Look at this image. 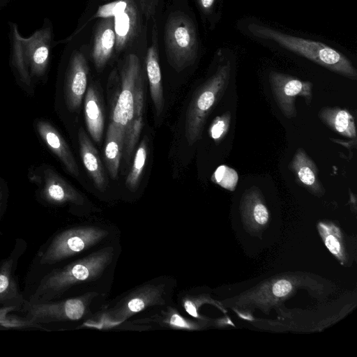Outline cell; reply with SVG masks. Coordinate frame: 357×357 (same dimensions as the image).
I'll return each mask as SVG.
<instances>
[{"instance_id": "6da1fadb", "label": "cell", "mask_w": 357, "mask_h": 357, "mask_svg": "<svg viewBox=\"0 0 357 357\" xmlns=\"http://www.w3.org/2000/svg\"><path fill=\"white\" fill-rule=\"evenodd\" d=\"M113 247H105L63 266L51 269L23 292L31 303L61 299L73 287L99 279L112 263Z\"/></svg>"}, {"instance_id": "7a4b0ae2", "label": "cell", "mask_w": 357, "mask_h": 357, "mask_svg": "<svg viewBox=\"0 0 357 357\" xmlns=\"http://www.w3.org/2000/svg\"><path fill=\"white\" fill-rule=\"evenodd\" d=\"M107 235V231L95 226L71 227L56 232L35 255L27 273L26 287L63 261L99 243Z\"/></svg>"}, {"instance_id": "3957f363", "label": "cell", "mask_w": 357, "mask_h": 357, "mask_svg": "<svg viewBox=\"0 0 357 357\" xmlns=\"http://www.w3.org/2000/svg\"><path fill=\"white\" fill-rule=\"evenodd\" d=\"M246 29L247 33L255 38L274 42L331 71L349 79H357V71L351 61L325 43L291 36L259 22H250Z\"/></svg>"}, {"instance_id": "277c9868", "label": "cell", "mask_w": 357, "mask_h": 357, "mask_svg": "<svg viewBox=\"0 0 357 357\" xmlns=\"http://www.w3.org/2000/svg\"><path fill=\"white\" fill-rule=\"evenodd\" d=\"M229 52L222 50V59L215 73L197 89L190 102L185 124L189 145L201 137L209 113L227 88L233 68Z\"/></svg>"}, {"instance_id": "5b68a950", "label": "cell", "mask_w": 357, "mask_h": 357, "mask_svg": "<svg viewBox=\"0 0 357 357\" xmlns=\"http://www.w3.org/2000/svg\"><path fill=\"white\" fill-rule=\"evenodd\" d=\"M96 292L55 301L31 303L24 299L19 312L24 316L21 319L28 326L39 327L40 324L75 321L86 318L90 305L98 296Z\"/></svg>"}, {"instance_id": "8992f818", "label": "cell", "mask_w": 357, "mask_h": 357, "mask_svg": "<svg viewBox=\"0 0 357 357\" xmlns=\"http://www.w3.org/2000/svg\"><path fill=\"white\" fill-rule=\"evenodd\" d=\"M165 45L167 60L177 71L192 65L197 57L198 38L192 20L182 12L172 13L167 20Z\"/></svg>"}, {"instance_id": "52a82bcc", "label": "cell", "mask_w": 357, "mask_h": 357, "mask_svg": "<svg viewBox=\"0 0 357 357\" xmlns=\"http://www.w3.org/2000/svg\"><path fill=\"white\" fill-rule=\"evenodd\" d=\"M169 289L165 282H147L128 292L105 312L112 322H121L149 307L166 305Z\"/></svg>"}, {"instance_id": "ba28073f", "label": "cell", "mask_w": 357, "mask_h": 357, "mask_svg": "<svg viewBox=\"0 0 357 357\" xmlns=\"http://www.w3.org/2000/svg\"><path fill=\"white\" fill-rule=\"evenodd\" d=\"M33 178L38 187L39 200L45 205L80 206L84 202L82 195L50 166L43 165Z\"/></svg>"}, {"instance_id": "9c48e42d", "label": "cell", "mask_w": 357, "mask_h": 357, "mask_svg": "<svg viewBox=\"0 0 357 357\" xmlns=\"http://www.w3.org/2000/svg\"><path fill=\"white\" fill-rule=\"evenodd\" d=\"M141 73L138 56L129 54L121 68V90L113 110L111 122L125 135L132 117L136 84Z\"/></svg>"}, {"instance_id": "30bf717a", "label": "cell", "mask_w": 357, "mask_h": 357, "mask_svg": "<svg viewBox=\"0 0 357 357\" xmlns=\"http://www.w3.org/2000/svg\"><path fill=\"white\" fill-rule=\"evenodd\" d=\"M26 248V242L17 238L8 255L0 261V308L19 311L23 304L25 298L16 271Z\"/></svg>"}, {"instance_id": "8fae6325", "label": "cell", "mask_w": 357, "mask_h": 357, "mask_svg": "<svg viewBox=\"0 0 357 357\" xmlns=\"http://www.w3.org/2000/svg\"><path fill=\"white\" fill-rule=\"evenodd\" d=\"M268 79L275 100L287 118L291 119L296 116L297 97L303 98L307 105L311 104L313 86L312 82L276 71L270 72Z\"/></svg>"}, {"instance_id": "7c38bea8", "label": "cell", "mask_w": 357, "mask_h": 357, "mask_svg": "<svg viewBox=\"0 0 357 357\" xmlns=\"http://www.w3.org/2000/svg\"><path fill=\"white\" fill-rule=\"evenodd\" d=\"M88 64L82 52H75L70 60L65 85L66 104L72 111L79 109L84 93L88 78Z\"/></svg>"}, {"instance_id": "4fadbf2b", "label": "cell", "mask_w": 357, "mask_h": 357, "mask_svg": "<svg viewBox=\"0 0 357 357\" xmlns=\"http://www.w3.org/2000/svg\"><path fill=\"white\" fill-rule=\"evenodd\" d=\"M138 6L133 0H120L118 10L113 17L116 36L115 50H123L136 36L139 26Z\"/></svg>"}, {"instance_id": "5bb4252c", "label": "cell", "mask_w": 357, "mask_h": 357, "mask_svg": "<svg viewBox=\"0 0 357 357\" xmlns=\"http://www.w3.org/2000/svg\"><path fill=\"white\" fill-rule=\"evenodd\" d=\"M289 169L294 174L296 182L317 196H322L325 193L319 178V169L314 162L306 152L299 148L295 152Z\"/></svg>"}, {"instance_id": "9a60e30c", "label": "cell", "mask_w": 357, "mask_h": 357, "mask_svg": "<svg viewBox=\"0 0 357 357\" xmlns=\"http://www.w3.org/2000/svg\"><path fill=\"white\" fill-rule=\"evenodd\" d=\"M36 128L40 138L61 160L68 172L74 176H78L79 169L75 159L58 130L50 123L44 120L38 121Z\"/></svg>"}, {"instance_id": "2e32d148", "label": "cell", "mask_w": 357, "mask_h": 357, "mask_svg": "<svg viewBox=\"0 0 357 357\" xmlns=\"http://www.w3.org/2000/svg\"><path fill=\"white\" fill-rule=\"evenodd\" d=\"M115 45L114 19L104 18L95 29L91 49V57L97 69H102L108 62L115 50Z\"/></svg>"}, {"instance_id": "e0dca14e", "label": "cell", "mask_w": 357, "mask_h": 357, "mask_svg": "<svg viewBox=\"0 0 357 357\" xmlns=\"http://www.w3.org/2000/svg\"><path fill=\"white\" fill-rule=\"evenodd\" d=\"M146 69L151 96L156 114L159 116L163 109V91L158 52V31L156 24L153 27L151 44L147 50Z\"/></svg>"}, {"instance_id": "ac0fdd59", "label": "cell", "mask_w": 357, "mask_h": 357, "mask_svg": "<svg viewBox=\"0 0 357 357\" xmlns=\"http://www.w3.org/2000/svg\"><path fill=\"white\" fill-rule=\"evenodd\" d=\"M78 142L80 156L86 169L96 188L105 191L107 181L99 154L82 127L78 130Z\"/></svg>"}, {"instance_id": "d6986e66", "label": "cell", "mask_w": 357, "mask_h": 357, "mask_svg": "<svg viewBox=\"0 0 357 357\" xmlns=\"http://www.w3.org/2000/svg\"><path fill=\"white\" fill-rule=\"evenodd\" d=\"M144 105V77L142 72L136 84L132 117L124 139L123 148L127 160L132 153L142 128Z\"/></svg>"}, {"instance_id": "ffe728a7", "label": "cell", "mask_w": 357, "mask_h": 357, "mask_svg": "<svg viewBox=\"0 0 357 357\" xmlns=\"http://www.w3.org/2000/svg\"><path fill=\"white\" fill-rule=\"evenodd\" d=\"M319 119L334 132L350 139H356L354 119L349 111L340 107H322Z\"/></svg>"}, {"instance_id": "44dd1931", "label": "cell", "mask_w": 357, "mask_h": 357, "mask_svg": "<svg viewBox=\"0 0 357 357\" xmlns=\"http://www.w3.org/2000/svg\"><path fill=\"white\" fill-rule=\"evenodd\" d=\"M84 114L88 131L93 139L99 143L104 130V116L99 98L94 88H88L84 99Z\"/></svg>"}, {"instance_id": "7402d4cb", "label": "cell", "mask_w": 357, "mask_h": 357, "mask_svg": "<svg viewBox=\"0 0 357 357\" xmlns=\"http://www.w3.org/2000/svg\"><path fill=\"white\" fill-rule=\"evenodd\" d=\"M124 139L125 134L110 123L106 135L105 160L110 176L113 179L117 176Z\"/></svg>"}, {"instance_id": "603a6c76", "label": "cell", "mask_w": 357, "mask_h": 357, "mask_svg": "<svg viewBox=\"0 0 357 357\" xmlns=\"http://www.w3.org/2000/svg\"><path fill=\"white\" fill-rule=\"evenodd\" d=\"M241 211L246 220L259 225H265L269 219L268 211L263 202L261 192L255 186L244 192Z\"/></svg>"}, {"instance_id": "cb8c5ba5", "label": "cell", "mask_w": 357, "mask_h": 357, "mask_svg": "<svg viewBox=\"0 0 357 357\" xmlns=\"http://www.w3.org/2000/svg\"><path fill=\"white\" fill-rule=\"evenodd\" d=\"M150 322L167 328L194 331L200 328L199 322L183 317L175 307L167 306L149 319Z\"/></svg>"}, {"instance_id": "d4e9b609", "label": "cell", "mask_w": 357, "mask_h": 357, "mask_svg": "<svg viewBox=\"0 0 357 357\" xmlns=\"http://www.w3.org/2000/svg\"><path fill=\"white\" fill-rule=\"evenodd\" d=\"M146 158L147 142L146 138H144L138 146L132 166L126 180V187L132 192L135 191L138 186Z\"/></svg>"}, {"instance_id": "484cf974", "label": "cell", "mask_w": 357, "mask_h": 357, "mask_svg": "<svg viewBox=\"0 0 357 357\" xmlns=\"http://www.w3.org/2000/svg\"><path fill=\"white\" fill-rule=\"evenodd\" d=\"M211 179L222 188L234 190L238 182V174L234 169L221 165L215 170Z\"/></svg>"}, {"instance_id": "4316f807", "label": "cell", "mask_w": 357, "mask_h": 357, "mask_svg": "<svg viewBox=\"0 0 357 357\" xmlns=\"http://www.w3.org/2000/svg\"><path fill=\"white\" fill-rule=\"evenodd\" d=\"M319 228L325 245L329 251L337 257L342 256L340 236L337 228L330 227L324 224H319Z\"/></svg>"}, {"instance_id": "83f0119b", "label": "cell", "mask_w": 357, "mask_h": 357, "mask_svg": "<svg viewBox=\"0 0 357 357\" xmlns=\"http://www.w3.org/2000/svg\"><path fill=\"white\" fill-rule=\"evenodd\" d=\"M230 122L231 113L229 111L214 119L209 128V135L216 143L220 142L226 135Z\"/></svg>"}, {"instance_id": "f1b7e54d", "label": "cell", "mask_w": 357, "mask_h": 357, "mask_svg": "<svg viewBox=\"0 0 357 357\" xmlns=\"http://www.w3.org/2000/svg\"><path fill=\"white\" fill-rule=\"evenodd\" d=\"M196 1L202 15L213 27L220 17L221 0H196Z\"/></svg>"}, {"instance_id": "f546056e", "label": "cell", "mask_w": 357, "mask_h": 357, "mask_svg": "<svg viewBox=\"0 0 357 357\" xmlns=\"http://www.w3.org/2000/svg\"><path fill=\"white\" fill-rule=\"evenodd\" d=\"M31 56V75L40 76L43 73L47 65L49 58V49L42 45L37 47Z\"/></svg>"}, {"instance_id": "4dcf8cb0", "label": "cell", "mask_w": 357, "mask_h": 357, "mask_svg": "<svg viewBox=\"0 0 357 357\" xmlns=\"http://www.w3.org/2000/svg\"><path fill=\"white\" fill-rule=\"evenodd\" d=\"M206 300L203 297H194L189 295L183 296L181 304L184 310L194 318L202 319L199 308Z\"/></svg>"}, {"instance_id": "1f68e13d", "label": "cell", "mask_w": 357, "mask_h": 357, "mask_svg": "<svg viewBox=\"0 0 357 357\" xmlns=\"http://www.w3.org/2000/svg\"><path fill=\"white\" fill-rule=\"evenodd\" d=\"M120 4V0L112 1L101 6L95 15V17L108 18L113 17Z\"/></svg>"}, {"instance_id": "d6a6232c", "label": "cell", "mask_w": 357, "mask_h": 357, "mask_svg": "<svg viewBox=\"0 0 357 357\" xmlns=\"http://www.w3.org/2000/svg\"><path fill=\"white\" fill-rule=\"evenodd\" d=\"M291 290V283L286 280H280L276 282L273 287V293L277 297L287 295Z\"/></svg>"}, {"instance_id": "836d02e7", "label": "cell", "mask_w": 357, "mask_h": 357, "mask_svg": "<svg viewBox=\"0 0 357 357\" xmlns=\"http://www.w3.org/2000/svg\"><path fill=\"white\" fill-rule=\"evenodd\" d=\"M8 193L6 187L0 183V220L4 215L6 208Z\"/></svg>"}, {"instance_id": "e575fe53", "label": "cell", "mask_w": 357, "mask_h": 357, "mask_svg": "<svg viewBox=\"0 0 357 357\" xmlns=\"http://www.w3.org/2000/svg\"><path fill=\"white\" fill-rule=\"evenodd\" d=\"M331 140L335 143L342 145L343 146L347 148L349 151L356 148V139H353V140L351 141H344L342 139L331 138Z\"/></svg>"}, {"instance_id": "d590c367", "label": "cell", "mask_w": 357, "mask_h": 357, "mask_svg": "<svg viewBox=\"0 0 357 357\" xmlns=\"http://www.w3.org/2000/svg\"><path fill=\"white\" fill-rule=\"evenodd\" d=\"M0 235H1V232L0 231Z\"/></svg>"}]
</instances>
